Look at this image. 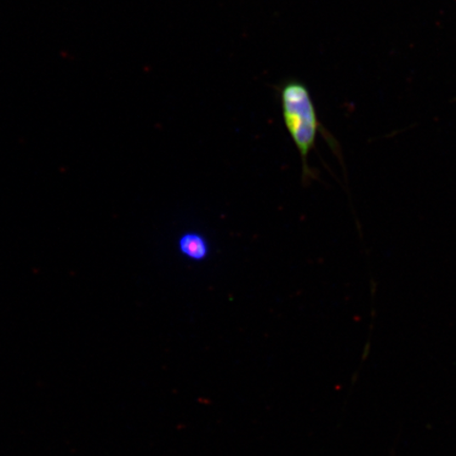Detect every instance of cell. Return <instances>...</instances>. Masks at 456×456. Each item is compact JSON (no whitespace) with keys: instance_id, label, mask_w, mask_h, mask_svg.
Returning a JSON list of instances; mask_svg holds the SVG:
<instances>
[{"instance_id":"1","label":"cell","mask_w":456,"mask_h":456,"mask_svg":"<svg viewBox=\"0 0 456 456\" xmlns=\"http://www.w3.org/2000/svg\"><path fill=\"white\" fill-rule=\"evenodd\" d=\"M275 89L284 126L301 158L304 180L312 179L309 156L322 128L311 91L305 82L296 77L283 79Z\"/></svg>"},{"instance_id":"2","label":"cell","mask_w":456,"mask_h":456,"mask_svg":"<svg viewBox=\"0 0 456 456\" xmlns=\"http://www.w3.org/2000/svg\"><path fill=\"white\" fill-rule=\"evenodd\" d=\"M178 252L188 261L203 262L210 255V243L207 236L197 231H187L178 239Z\"/></svg>"}]
</instances>
